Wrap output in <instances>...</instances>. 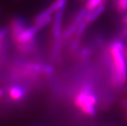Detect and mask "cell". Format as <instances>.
<instances>
[{
  "label": "cell",
  "mask_w": 127,
  "mask_h": 126,
  "mask_svg": "<svg viewBox=\"0 0 127 126\" xmlns=\"http://www.w3.org/2000/svg\"><path fill=\"white\" fill-rule=\"evenodd\" d=\"M110 51L115 66L116 77L118 82L123 83L127 80V67L123 55V45L120 41H116L110 46Z\"/></svg>",
  "instance_id": "cell-1"
},
{
  "label": "cell",
  "mask_w": 127,
  "mask_h": 126,
  "mask_svg": "<svg viewBox=\"0 0 127 126\" xmlns=\"http://www.w3.org/2000/svg\"><path fill=\"white\" fill-rule=\"evenodd\" d=\"M96 97L89 89H83L76 96L75 104L79 107L84 113L94 115L95 113Z\"/></svg>",
  "instance_id": "cell-2"
},
{
  "label": "cell",
  "mask_w": 127,
  "mask_h": 126,
  "mask_svg": "<svg viewBox=\"0 0 127 126\" xmlns=\"http://www.w3.org/2000/svg\"><path fill=\"white\" fill-rule=\"evenodd\" d=\"M37 31L38 30L37 28L35 27V25H34L29 28L23 29L16 37H15V38L19 44H25L31 41L37 33Z\"/></svg>",
  "instance_id": "cell-3"
},
{
  "label": "cell",
  "mask_w": 127,
  "mask_h": 126,
  "mask_svg": "<svg viewBox=\"0 0 127 126\" xmlns=\"http://www.w3.org/2000/svg\"><path fill=\"white\" fill-rule=\"evenodd\" d=\"M64 9V6L58 10L55 16L54 23V34L56 37H60V34H61V23L63 19Z\"/></svg>",
  "instance_id": "cell-4"
},
{
  "label": "cell",
  "mask_w": 127,
  "mask_h": 126,
  "mask_svg": "<svg viewBox=\"0 0 127 126\" xmlns=\"http://www.w3.org/2000/svg\"><path fill=\"white\" fill-rule=\"evenodd\" d=\"M9 94L10 97L15 101L19 100L23 97V96L24 95V91L18 86H14L10 89L9 91Z\"/></svg>",
  "instance_id": "cell-5"
},
{
  "label": "cell",
  "mask_w": 127,
  "mask_h": 126,
  "mask_svg": "<svg viewBox=\"0 0 127 126\" xmlns=\"http://www.w3.org/2000/svg\"><path fill=\"white\" fill-rule=\"evenodd\" d=\"M101 3H103L102 0H89L86 5V8L87 10H93L100 5H101Z\"/></svg>",
  "instance_id": "cell-6"
},
{
  "label": "cell",
  "mask_w": 127,
  "mask_h": 126,
  "mask_svg": "<svg viewBox=\"0 0 127 126\" xmlns=\"http://www.w3.org/2000/svg\"><path fill=\"white\" fill-rule=\"evenodd\" d=\"M51 21V16H50V17H48V18H45V19H43V20H41V21H38V22L35 23V26L37 28V29L38 30H39L40 29L43 28H44L45 26H46L47 25L49 24Z\"/></svg>",
  "instance_id": "cell-7"
},
{
  "label": "cell",
  "mask_w": 127,
  "mask_h": 126,
  "mask_svg": "<svg viewBox=\"0 0 127 126\" xmlns=\"http://www.w3.org/2000/svg\"><path fill=\"white\" fill-rule=\"evenodd\" d=\"M87 8H83L80 10L79 12L77 14V15L76 16V19H75V21L74 23H76V24H79V23H81L82 21V20L83 19H85V15L87 12Z\"/></svg>",
  "instance_id": "cell-8"
},
{
  "label": "cell",
  "mask_w": 127,
  "mask_h": 126,
  "mask_svg": "<svg viewBox=\"0 0 127 126\" xmlns=\"http://www.w3.org/2000/svg\"><path fill=\"white\" fill-rule=\"evenodd\" d=\"M118 7L121 11L127 10V0H118Z\"/></svg>",
  "instance_id": "cell-9"
},
{
  "label": "cell",
  "mask_w": 127,
  "mask_h": 126,
  "mask_svg": "<svg viewBox=\"0 0 127 126\" xmlns=\"http://www.w3.org/2000/svg\"><path fill=\"white\" fill-rule=\"evenodd\" d=\"M77 24L74 23L73 25H72L70 26L69 28L67 30H66V33H65V35H65V37H68V36L72 34H73V33L75 32V30H76V29H77Z\"/></svg>",
  "instance_id": "cell-10"
},
{
  "label": "cell",
  "mask_w": 127,
  "mask_h": 126,
  "mask_svg": "<svg viewBox=\"0 0 127 126\" xmlns=\"http://www.w3.org/2000/svg\"><path fill=\"white\" fill-rule=\"evenodd\" d=\"M87 23L85 22V21H83L82 23H80V25H79L77 27V29H76V34H81L83 30H85L86 27V24Z\"/></svg>",
  "instance_id": "cell-11"
},
{
  "label": "cell",
  "mask_w": 127,
  "mask_h": 126,
  "mask_svg": "<svg viewBox=\"0 0 127 126\" xmlns=\"http://www.w3.org/2000/svg\"><path fill=\"white\" fill-rule=\"evenodd\" d=\"M6 31L5 30H2L1 31H0V39L4 37V35L6 34Z\"/></svg>",
  "instance_id": "cell-12"
},
{
  "label": "cell",
  "mask_w": 127,
  "mask_h": 126,
  "mask_svg": "<svg viewBox=\"0 0 127 126\" xmlns=\"http://www.w3.org/2000/svg\"><path fill=\"white\" fill-rule=\"evenodd\" d=\"M3 90H1V89H0V97H1V96H2V95H3Z\"/></svg>",
  "instance_id": "cell-13"
}]
</instances>
